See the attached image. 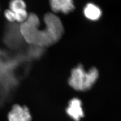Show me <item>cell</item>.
Instances as JSON below:
<instances>
[{
	"label": "cell",
	"instance_id": "cell-1",
	"mask_svg": "<svg viewBox=\"0 0 121 121\" xmlns=\"http://www.w3.org/2000/svg\"><path fill=\"white\" fill-rule=\"evenodd\" d=\"M45 28L39 30V17L30 13L24 22L21 23L20 32L26 43L44 47L56 43L61 38L64 27L60 18L54 14L48 13L44 17Z\"/></svg>",
	"mask_w": 121,
	"mask_h": 121
},
{
	"label": "cell",
	"instance_id": "cell-2",
	"mask_svg": "<svg viewBox=\"0 0 121 121\" xmlns=\"http://www.w3.org/2000/svg\"><path fill=\"white\" fill-rule=\"evenodd\" d=\"M98 77V71L92 67L86 71L82 65H79L71 71L69 84L73 89L79 91H85L92 87Z\"/></svg>",
	"mask_w": 121,
	"mask_h": 121
},
{
	"label": "cell",
	"instance_id": "cell-3",
	"mask_svg": "<svg viewBox=\"0 0 121 121\" xmlns=\"http://www.w3.org/2000/svg\"><path fill=\"white\" fill-rule=\"evenodd\" d=\"M8 121H31L32 116L27 107L16 104L8 112Z\"/></svg>",
	"mask_w": 121,
	"mask_h": 121
},
{
	"label": "cell",
	"instance_id": "cell-4",
	"mask_svg": "<svg viewBox=\"0 0 121 121\" xmlns=\"http://www.w3.org/2000/svg\"><path fill=\"white\" fill-rule=\"evenodd\" d=\"M9 7L14 15L15 21L22 23L27 19L28 14L26 10V4L23 0H11Z\"/></svg>",
	"mask_w": 121,
	"mask_h": 121
},
{
	"label": "cell",
	"instance_id": "cell-5",
	"mask_svg": "<svg viewBox=\"0 0 121 121\" xmlns=\"http://www.w3.org/2000/svg\"><path fill=\"white\" fill-rule=\"evenodd\" d=\"M66 112L68 116L75 121H79L84 116L82 101L78 98H73L69 101Z\"/></svg>",
	"mask_w": 121,
	"mask_h": 121
},
{
	"label": "cell",
	"instance_id": "cell-6",
	"mask_svg": "<svg viewBox=\"0 0 121 121\" xmlns=\"http://www.w3.org/2000/svg\"><path fill=\"white\" fill-rule=\"evenodd\" d=\"M52 10L55 13L68 14L75 9L73 0H49Z\"/></svg>",
	"mask_w": 121,
	"mask_h": 121
},
{
	"label": "cell",
	"instance_id": "cell-7",
	"mask_svg": "<svg viewBox=\"0 0 121 121\" xmlns=\"http://www.w3.org/2000/svg\"><path fill=\"white\" fill-rule=\"evenodd\" d=\"M85 16L90 20L99 19L101 16V11L99 7L92 3H89L84 9Z\"/></svg>",
	"mask_w": 121,
	"mask_h": 121
}]
</instances>
